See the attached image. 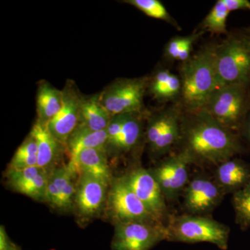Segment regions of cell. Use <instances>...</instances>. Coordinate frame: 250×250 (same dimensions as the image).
I'll list each match as a JSON object with an SVG mask.
<instances>
[{
  "instance_id": "cell-1",
  "label": "cell",
  "mask_w": 250,
  "mask_h": 250,
  "mask_svg": "<svg viewBox=\"0 0 250 250\" xmlns=\"http://www.w3.org/2000/svg\"><path fill=\"white\" fill-rule=\"evenodd\" d=\"M240 137L205 110L184 111L179 150L187 153L192 164L217 166L242 152Z\"/></svg>"
},
{
  "instance_id": "cell-2",
  "label": "cell",
  "mask_w": 250,
  "mask_h": 250,
  "mask_svg": "<svg viewBox=\"0 0 250 250\" xmlns=\"http://www.w3.org/2000/svg\"><path fill=\"white\" fill-rule=\"evenodd\" d=\"M217 43L204 46L186 62H182L179 77L182 94L179 103L184 111L205 108L212 94L218 88L216 70Z\"/></svg>"
},
{
  "instance_id": "cell-3",
  "label": "cell",
  "mask_w": 250,
  "mask_h": 250,
  "mask_svg": "<svg viewBox=\"0 0 250 250\" xmlns=\"http://www.w3.org/2000/svg\"><path fill=\"white\" fill-rule=\"evenodd\" d=\"M218 88L243 84L250 86V31H238L216 45Z\"/></svg>"
},
{
  "instance_id": "cell-4",
  "label": "cell",
  "mask_w": 250,
  "mask_h": 250,
  "mask_svg": "<svg viewBox=\"0 0 250 250\" xmlns=\"http://www.w3.org/2000/svg\"><path fill=\"white\" fill-rule=\"evenodd\" d=\"M166 228L167 241L208 243L222 250L228 249L229 228L208 217L196 215L170 217Z\"/></svg>"
},
{
  "instance_id": "cell-5",
  "label": "cell",
  "mask_w": 250,
  "mask_h": 250,
  "mask_svg": "<svg viewBox=\"0 0 250 250\" xmlns=\"http://www.w3.org/2000/svg\"><path fill=\"white\" fill-rule=\"evenodd\" d=\"M203 109L224 126L238 134L250 113V85L230 84L219 87Z\"/></svg>"
},
{
  "instance_id": "cell-6",
  "label": "cell",
  "mask_w": 250,
  "mask_h": 250,
  "mask_svg": "<svg viewBox=\"0 0 250 250\" xmlns=\"http://www.w3.org/2000/svg\"><path fill=\"white\" fill-rule=\"evenodd\" d=\"M148 78L121 79L100 94V103L111 117L127 113H143V100Z\"/></svg>"
},
{
  "instance_id": "cell-7",
  "label": "cell",
  "mask_w": 250,
  "mask_h": 250,
  "mask_svg": "<svg viewBox=\"0 0 250 250\" xmlns=\"http://www.w3.org/2000/svg\"><path fill=\"white\" fill-rule=\"evenodd\" d=\"M167 241L166 225L156 222L133 221L116 223L112 250H151Z\"/></svg>"
},
{
  "instance_id": "cell-8",
  "label": "cell",
  "mask_w": 250,
  "mask_h": 250,
  "mask_svg": "<svg viewBox=\"0 0 250 250\" xmlns=\"http://www.w3.org/2000/svg\"><path fill=\"white\" fill-rule=\"evenodd\" d=\"M108 204L112 215L116 219V223L133 221L161 223L151 214L144 204L126 183L124 177L115 181L112 184L108 194Z\"/></svg>"
},
{
  "instance_id": "cell-9",
  "label": "cell",
  "mask_w": 250,
  "mask_h": 250,
  "mask_svg": "<svg viewBox=\"0 0 250 250\" xmlns=\"http://www.w3.org/2000/svg\"><path fill=\"white\" fill-rule=\"evenodd\" d=\"M124 179L153 217L164 224L168 217L166 200L152 171L139 167L131 171Z\"/></svg>"
},
{
  "instance_id": "cell-10",
  "label": "cell",
  "mask_w": 250,
  "mask_h": 250,
  "mask_svg": "<svg viewBox=\"0 0 250 250\" xmlns=\"http://www.w3.org/2000/svg\"><path fill=\"white\" fill-rule=\"evenodd\" d=\"M225 195L214 179L197 174L184 189V207L190 215L206 214L216 208Z\"/></svg>"
},
{
  "instance_id": "cell-11",
  "label": "cell",
  "mask_w": 250,
  "mask_h": 250,
  "mask_svg": "<svg viewBox=\"0 0 250 250\" xmlns=\"http://www.w3.org/2000/svg\"><path fill=\"white\" fill-rule=\"evenodd\" d=\"M62 91V108L49 122L47 127L51 134L66 147L67 140L80 123L82 97L72 82H67Z\"/></svg>"
},
{
  "instance_id": "cell-12",
  "label": "cell",
  "mask_w": 250,
  "mask_h": 250,
  "mask_svg": "<svg viewBox=\"0 0 250 250\" xmlns=\"http://www.w3.org/2000/svg\"><path fill=\"white\" fill-rule=\"evenodd\" d=\"M108 185L89 174H80L75 198L81 214L91 217L98 213L104 201Z\"/></svg>"
},
{
  "instance_id": "cell-13",
  "label": "cell",
  "mask_w": 250,
  "mask_h": 250,
  "mask_svg": "<svg viewBox=\"0 0 250 250\" xmlns=\"http://www.w3.org/2000/svg\"><path fill=\"white\" fill-rule=\"evenodd\" d=\"M73 178V174L67 166L49 171L46 201L59 209L70 208L76 192L72 182Z\"/></svg>"
},
{
  "instance_id": "cell-14",
  "label": "cell",
  "mask_w": 250,
  "mask_h": 250,
  "mask_svg": "<svg viewBox=\"0 0 250 250\" xmlns=\"http://www.w3.org/2000/svg\"><path fill=\"white\" fill-rule=\"evenodd\" d=\"M214 180L224 193H235L250 182V165L231 158L216 166Z\"/></svg>"
},
{
  "instance_id": "cell-15",
  "label": "cell",
  "mask_w": 250,
  "mask_h": 250,
  "mask_svg": "<svg viewBox=\"0 0 250 250\" xmlns=\"http://www.w3.org/2000/svg\"><path fill=\"white\" fill-rule=\"evenodd\" d=\"M30 134L34 136L38 146V167L49 172L58 160L63 146L51 134L47 125L36 120Z\"/></svg>"
},
{
  "instance_id": "cell-16",
  "label": "cell",
  "mask_w": 250,
  "mask_h": 250,
  "mask_svg": "<svg viewBox=\"0 0 250 250\" xmlns=\"http://www.w3.org/2000/svg\"><path fill=\"white\" fill-rule=\"evenodd\" d=\"M147 88L153 98L159 103L173 104L180 101V77L167 69H159L151 78H148Z\"/></svg>"
},
{
  "instance_id": "cell-17",
  "label": "cell",
  "mask_w": 250,
  "mask_h": 250,
  "mask_svg": "<svg viewBox=\"0 0 250 250\" xmlns=\"http://www.w3.org/2000/svg\"><path fill=\"white\" fill-rule=\"evenodd\" d=\"M68 168L74 177L84 172L102 179L107 184L111 181V173L104 149H83L77 156L73 166Z\"/></svg>"
},
{
  "instance_id": "cell-18",
  "label": "cell",
  "mask_w": 250,
  "mask_h": 250,
  "mask_svg": "<svg viewBox=\"0 0 250 250\" xmlns=\"http://www.w3.org/2000/svg\"><path fill=\"white\" fill-rule=\"evenodd\" d=\"M108 146L106 130L95 131L79 125L67 140L66 147L70 154V162L67 167H72L77 156L82 150L92 148L106 149Z\"/></svg>"
},
{
  "instance_id": "cell-19",
  "label": "cell",
  "mask_w": 250,
  "mask_h": 250,
  "mask_svg": "<svg viewBox=\"0 0 250 250\" xmlns=\"http://www.w3.org/2000/svg\"><path fill=\"white\" fill-rule=\"evenodd\" d=\"M112 117L100 103V94L82 98L79 125L92 131L106 130Z\"/></svg>"
},
{
  "instance_id": "cell-20",
  "label": "cell",
  "mask_w": 250,
  "mask_h": 250,
  "mask_svg": "<svg viewBox=\"0 0 250 250\" xmlns=\"http://www.w3.org/2000/svg\"><path fill=\"white\" fill-rule=\"evenodd\" d=\"M62 104V90L57 89L45 81L41 82L36 95L37 121L48 124L58 114Z\"/></svg>"
},
{
  "instance_id": "cell-21",
  "label": "cell",
  "mask_w": 250,
  "mask_h": 250,
  "mask_svg": "<svg viewBox=\"0 0 250 250\" xmlns=\"http://www.w3.org/2000/svg\"><path fill=\"white\" fill-rule=\"evenodd\" d=\"M145 113H127L121 134L111 146L117 152H126L136 147L143 134Z\"/></svg>"
},
{
  "instance_id": "cell-22",
  "label": "cell",
  "mask_w": 250,
  "mask_h": 250,
  "mask_svg": "<svg viewBox=\"0 0 250 250\" xmlns=\"http://www.w3.org/2000/svg\"><path fill=\"white\" fill-rule=\"evenodd\" d=\"M204 34L199 30L190 35L174 36L165 45L164 57L169 62H187L191 57L194 44Z\"/></svg>"
},
{
  "instance_id": "cell-23",
  "label": "cell",
  "mask_w": 250,
  "mask_h": 250,
  "mask_svg": "<svg viewBox=\"0 0 250 250\" xmlns=\"http://www.w3.org/2000/svg\"><path fill=\"white\" fill-rule=\"evenodd\" d=\"M230 11L223 0H218L200 24V30L213 34H228L227 21Z\"/></svg>"
},
{
  "instance_id": "cell-24",
  "label": "cell",
  "mask_w": 250,
  "mask_h": 250,
  "mask_svg": "<svg viewBox=\"0 0 250 250\" xmlns=\"http://www.w3.org/2000/svg\"><path fill=\"white\" fill-rule=\"evenodd\" d=\"M49 172L42 171L37 175L31 176L22 182L11 186L14 190L36 200H46Z\"/></svg>"
},
{
  "instance_id": "cell-25",
  "label": "cell",
  "mask_w": 250,
  "mask_h": 250,
  "mask_svg": "<svg viewBox=\"0 0 250 250\" xmlns=\"http://www.w3.org/2000/svg\"><path fill=\"white\" fill-rule=\"evenodd\" d=\"M38 146L36 139L29 134L14 154L9 170H18L37 166Z\"/></svg>"
},
{
  "instance_id": "cell-26",
  "label": "cell",
  "mask_w": 250,
  "mask_h": 250,
  "mask_svg": "<svg viewBox=\"0 0 250 250\" xmlns=\"http://www.w3.org/2000/svg\"><path fill=\"white\" fill-rule=\"evenodd\" d=\"M125 2L134 6L149 17L161 20L181 30L178 22L159 0H126Z\"/></svg>"
},
{
  "instance_id": "cell-27",
  "label": "cell",
  "mask_w": 250,
  "mask_h": 250,
  "mask_svg": "<svg viewBox=\"0 0 250 250\" xmlns=\"http://www.w3.org/2000/svg\"><path fill=\"white\" fill-rule=\"evenodd\" d=\"M232 203L236 223L243 230L250 228V182L233 194Z\"/></svg>"
},
{
  "instance_id": "cell-28",
  "label": "cell",
  "mask_w": 250,
  "mask_h": 250,
  "mask_svg": "<svg viewBox=\"0 0 250 250\" xmlns=\"http://www.w3.org/2000/svg\"><path fill=\"white\" fill-rule=\"evenodd\" d=\"M126 114L118 115V116L112 117L111 121L106 131L108 135V146L110 147L115 143L121 134L123 128Z\"/></svg>"
},
{
  "instance_id": "cell-29",
  "label": "cell",
  "mask_w": 250,
  "mask_h": 250,
  "mask_svg": "<svg viewBox=\"0 0 250 250\" xmlns=\"http://www.w3.org/2000/svg\"><path fill=\"white\" fill-rule=\"evenodd\" d=\"M229 11H239V10H247L250 11V1L248 0H223Z\"/></svg>"
},
{
  "instance_id": "cell-30",
  "label": "cell",
  "mask_w": 250,
  "mask_h": 250,
  "mask_svg": "<svg viewBox=\"0 0 250 250\" xmlns=\"http://www.w3.org/2000/svg\"><path fill=\"white\" fill-rule=\"evenodd\" d=\"M240 136L246 140L247 143L250 147V113L247 117L246 121L243 123L239 133Z\"/></svg>"
},
{
  "instance_id": "cell-31",
  "label": "cell",
  "mask_w": 250,
  "mask_h": 250,
  "mask_svg": "<svg viewBox=\"0 0 250 250\" xmlns=\"http://www.w3.org/2000/svg\"><path fill=\"white\" fill-rule=\"evenodd\" d=\"M20 250V248H17V249H16V250Z\"/></svg>"
}]
</instances>
